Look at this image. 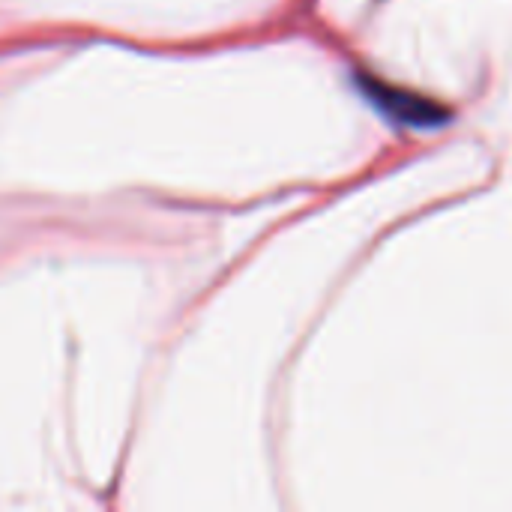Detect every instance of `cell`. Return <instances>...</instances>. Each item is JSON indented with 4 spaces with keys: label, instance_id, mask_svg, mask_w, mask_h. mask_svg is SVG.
<instances>
[{
    "label": "cell",
    "instance_id": "1",
    "mask_svg": "<svg viewBox=\"0 0 512 512\" xmlns=\"http://www.w3.org/2000/svg\"><path fill=\"white\" fill-rule=\"evenodd\" d=\"M357 84H360V90L366 93V99H369L378 111H384L393 123L420 126V129H432V126L447 123V111H441V108H438L435 102H429V99H420V96H414V93L387 87L384 81L369 78V75H357Z\"/></svg>",
    "mask_w": 512,
    "mask_h": 512
}]
</instances>
